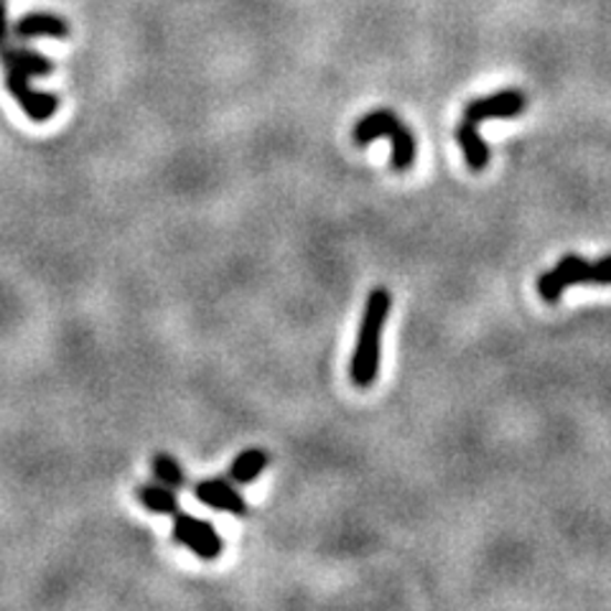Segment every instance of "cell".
Here are the masks:
<instances>
[{
	"label": "cell",
	"mask_w": 611,
	"mask_h": 611,
	"mask_svg": "<svg viewBox=\"0 0 611 611\" xmlns=\"http://www.w3.org/2000/svg\"><path fill=\"white\" fill-rule=\"evenodd\" d=\"M390 308H392V296L388 288H372L367 293L362 324H359V334H357V347L349 365V378L357 388H370V384L378 380L380 341H382L384 324H388Z\"/></svg>",
	"instance_id": "6da1fadb"
},
{
	"label": "cell",
	"mask_w": 611,
	"mask_h": 611,
	"mask_svg": "<svg viewBox=\"0 0 611 611\" xmlns=\"http://www.w3.org/2000/svg\"><path fill=\"white\" fill-rule=\"evenodd\" d=\"M579 283H593V286H611V255L601 261H583L581 255H566L554 271L542 273L538 278V293L554 304L563 296L566 288L579 286Z\"/></svg>",
	"instance_id": "7a4b0ae2"
},
{
	"label": "cell",
	"mask_w": 611,
	"mask_h": 611,
	"mask_svg": "<svg viewBox=\"0 0 611 611\" xmlns=\"http://www.w3.org/2000/svg\"><path fill=\"white\" fill-rule=\"evenodd\" d=\"M173 538L176 542H181V546H187L197 558H204V560L220 558L224 550V540L220 538V533L214 530V525L207 520H199L194 515L176 513Z\"/></svg>",
	"instance_id": "3957f363"
},
{
	"label": "cell",
	"mask_w": 611,
	"mask_h": 611,
	"mask_svg": "<svg viewBox=\"0 0 611 611\" xmlns=\"http://www.w3.org/2000/svg\"><path fill=\"white\" fill-rule=\"evenodd\" d=\"M31 77L19 72H6V87L11 92L15 103L23 113H27L33 123H46L52 120L59 110V97L52 92H41L31 87Z\"/></svg>",
	"instance_id": "277c9868"
},
{
	"label": "cell",
	"mask_w": 611,
	"mask_h": 611,
	"mask_svg": "<svg viewBox=\"0 0 611 611\" xmlns=\"http://www.w3.org/2000/svg\"><path fill=\"white\" fill-rule=\"evenodd\" d=\"M525 95L517 89H505L497 92V95L492 97H480L474 99V103L466 105L464 117L472 123H484L492 120V117H515L525 110Z\"/></svg>",
	"instance_id": "5b68a950"
},
{
	"label": "cell",
	"mask_w": 611,
	"mask_h": 611,
	"mask_svg": "<svg viewBox=\"0 0 611 611\" xmlns=\"http://www.w3.org/2000/svg\"><path fill=\"white\" fill-rule=\"evenodd\" d=\"M197 499L202 505L220 509V513H230L234 517H245L247 515V502L240 495L238 489L232 487L230 482L224 480H204L194 487Z\"/></svg>",
	"instance_id": "8992f818"
},
{
	"label": "cell",
	"mask_w": 611,
	"mask_h": 611,
	"mask_svg": "<svg viewBox=\"0 0 611 611\" xmlns=\"http://www.w3.org/2000/svg\"><path fill=\"white\" fill-rule=\"evenodd\" d=\"M0 64L6 72H19L27 77H46L54 72V62L44 54L27 46H3L0 49Z\"/></svg>",
	"instance_id": "52a82bcc"
},
{
	"label": "cell",
	"mask_w": 611,
	"mask_h": 611,
	"mask_svg": "<svg viewBox=\"0 0 611 611\" xmlns=\"http://www.w3.org/2000/svg\"><path fill=\"white\" fill-rule=\"evenodd\" d=\"M13 33L19 39H39V36H52V39H66L70 36V23L62 15L54 13H29L15 23Z\"/></svg>",
	"instance_id": "ba28073f"
},
{
	"label": "cell",
	"mask_w": 611,
	"mask_h": 611,
	"mask_svg": "<svg viewBox=\"0 0 611 611\" xmlns=\"http://www.w3.org/2000/svg\"><path fill=\"white\" fill-rule=\"evenodd\" d=\"M456 140L459 146H462L464 150V158L468 164V169L472 171H484L489 166V158H492V150L489 146L484 144V138L480 136V130H476V123L472 120H464L459 123L456 128Z\"/></svg>",
	"instance_id": "9c48e42d"
},
{
	"label": "cell",
	"mask_w": 611,
	"mask_h": 611,
	"mask_svg": "<svg viewBox=\"0 0 611 611\" xmlns=\"http://www.w3.org/2000/svg\"><path fill=\"white\" fill-rule=\"evenodd\" d=\"M398 125H400V117L392 110H375L370 115H365L362 120L357 123L355 140L359 146H367L382 136L390 138L392 133H396Z\"/></svg>",
	"instance_id": "30bf717a"
},
{
	"label": "cell",
	"mask_w": 611,
	"mask_h": 611,
	"mask_svg": "<svg viewBox=\"0 0 611 611\" xmlns=\"http://www.w3.org/2000/svg\"><path fill=\"white\" fill-rule=\"evenodd\" d=\"M267 464H271V456H267L265 449H245L232 462V466H230V480L234 484L255 482L257 476H261L265 472Z\"/></svg>",
	"instance_id": "8fae6325"
},
{
	"label": "cell",
	"mask_w": 611,
	"mask_h": 611,
	"mask_svg": "<svg viewBox=\"0 0 611 611\" xmlns=\"http://www.w3.org/2000/svg\"><path fill=\"white\" fill-rule=\"evenodd\" d=\"M136 497L140 505H144L148 513L154 515H176L179 513V499H176L173 489L166 487V484H144V487L136 489Z\"/></svg>",
	"instance_id": "7c38bea8"
},
{
	"label": "cell",
	"mask_w": 611,
	"mask_h": 611,
	"mask_svg": "<svg viewBox=\"0 0 611 611\" xmlns=\"http://www.w3.org/2000/svg\"><path fill=\"white\" fill-rule=\"evenodd\" d=\"M392 140V169L396 171H410V166L415 161V136L413 130L405 128L403 123L398 125L396 133L390 136Z\"/></svg>",
	"instance_id": "4fadbf2b"
},
{
	"label": "cell",
	"mask_w": 611,
	"mask_h": 611,
	"mask_svg": "<svg viewBox=\"0 0 611 611\" xmlns=\"http://www.w3.org/2000/svg\"><path fill=\"white\" fill-rule=\"evenodd\" d=\"M154 474L158 482L166 484V487H171V489H179L187 484V474H183L181 464L176 462L171 454H158L154 459Z\"/></svg>",
	"instance_id": "5bb4252c"
},
{
	"label": "cell",
	"mask_w": 611,
	"mask_h": 611,
	"mask_svg": "<svg viewBox=\"0 0 611 611\" xmlns=\"http://www.w3.org/2000/svg\"><path fill=\"white\" fill-rule=\"evenodd\" d=\"M8 3L6 0H0V49L8 44Z\"/></svg>",
	"instance_id": "9a60e30c"
}]
</instances>
